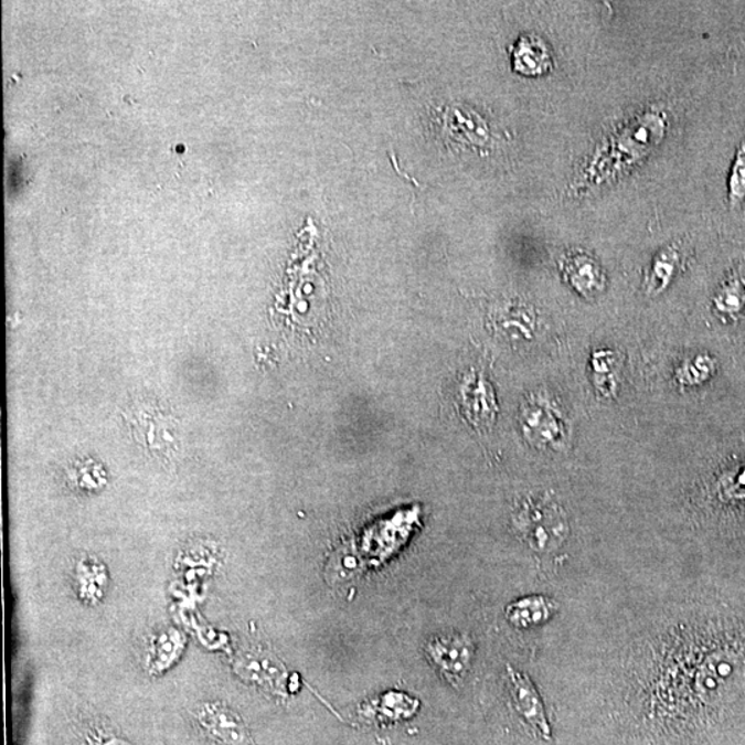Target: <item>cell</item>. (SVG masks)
I'll use <instances>...</instances> for the list:
<instances>
[{"label":"cell","instance_id":"4","mask_svg":"<svg viewBox=\"0 0 745 745\" xmlns=\"http://www.w3.org/2000/svg\"><path fill=\"white\" fill-rule=\"evenodd\" d=\"M508 689L513 706L539 736L551 738V726L546 720L543 701L529 677L511 666H507Z\"/></svg>","mask_w":745,"mask_h":745},{"label":"cell","instance_id":"15","mask_svg":"<svg viewBox=\"0 0 745 745\" xmlns=\"http://www.w3.org/2000/svg\"><path fill=\"white\" fill-rule=\"evenodd\" d=\"M86 745H131L103 727H91L85 733Z\"/></svg>","mask_w":745,"mask_h":745},{"label":"cell","instance_id":"1","mask_svg":"<svg viewBox=\"0 0 745 745\" xmlns=\"http://www.w3.org/2000/svg\"><path fill=\"white\" fill-rule=\"evenodd\" d=\"M517 526L538 551L556 549L567 534L565 513L554 502L544 500L526 502L518 513Z\"/></svg>","mask_w":745,"mask_h":745},{"label":"cell","instance_id":"7","mask_svg":"<svg viewBox=\"0 0 745 745\" xmlns=\"http://www.w3.org/2000/svg\"><path fill=\"white\" fill-rule=\"evenodd\" d=\"M199 722L210 736L225 745H252L251 733L240 715L230 710H209L199 715Z\"/></svg>","mask_w":745,"mask_h":745},{"label":"cell","instance_id":"2","mask_svg":"<svg viewBox=\"0 0 745 745\" xmlns=\"http://www.w3.org/2000/svg\"><path fill=\"white\" fill-rule=\"evenodd\" d=\"M522 428L528 440L539 447L557 449L567 439L563 414L543 396H532L522 407Z\"/></svg>","mask_w":745,"mask_h":745},{"label":"cell","instance_id":"8","mask_svg":"<svg viewBox=\"0 0 745 745\" xmlns=\"http://www.w3.org/2000/svg\"><path fill=\"white\" fill-rule=\"evenodd\" d=\"M556 610L554 600L543 595H533L512 602L507 607L505 616L513 627L530 628L549 621Z\"/></svg>","mask_w":745,"mask_h":745},{"label":"cell","instance_id":"14","mask_svg":"<svg viewBox=\"0 0 745 745\" xmlns=\"http://www.w3.org/2000/svg\"><path fill=\"white\" fill-rule=\"evenodd\" d=\"M617 361L616 353L610 351H599L594 353L593 369L596 374V384H598L600 380L605 381L606 379H609L610 375H615Z\"/></svg>","mask_w":745,"mask_h":745},{"label":"cell","instance_id":"12","mask_svg":"<svg viewBox=\"0 0 745 745\" xmlns=\"http://www.w3.org/2000/svg\"><path fill=\"white\" fill-rule=\"evenodd\" d=\"M715 369L716 363L714 359L706 355H698L682 363V366L678 370L677 379L679 384L682 385L703 384L704 381L715 373Z\"/></svg>","mask_w":745,"mask_h":745},{"label":"cell","instance_id":"9","mask_svg":"<svg viewBox=\"0 0 745 745\" xmlns=\"http://www.w3.org/2000/svg\"><path fill=\"white\" fill-rule=\"evenodd\" d=\"M466 403L468 413L471 414L472 423L480 428H488L494 423L496 401L488 381L482 377H473L469 381Z\"/></svg>","mask_w":745,"mask_h":745},{"label":"cell","instance_id":"10","mask_svg":"<svg viewBox=\"0 0 745 745\" xmlns=\"http://www.w3.org/2000/svg\"><path fill=\"white\" fill-rule=\"evenodd\" d=\"M681 262V256L675 247H667L659 253L651 265L648 279H646V287H648L649 295H657L666 289L675 275Z\"/></svg>","mask_w":745,"mask_h":745},{"label":"cell","instance_id":"11","mask_svg":"<svg viewBox=\"0 0 745 745\" xmlns=\"http://www.w3.org/2000/svg\"><path fill=\"white\" fill-rule=\"evenodd\" d=\"M714 306L717 312L727 317L742 312L745 307V276L733 274L717 290Z\"/></svg>","mask_w":745,"mask_h":745},{"label":"cell","instance_id":"13","mask_svg":"<svg viewBox=\"0 0 745 745\" xmlns=\"http://www.w3.org/2000/svg\"><path fill=\"white\" fill-rule=\"evenodd\" d=\"M745 199V140L738 147L731 177H728V201L738 206Z\"/></svg>","mask_w":745,"mask_h":745},{"label":"cell","instance_id":"5","mask_svg":"<svg viewBox=\"0 0 745 745\" xmlns=\"http://www.w3.org/2000/svg\"><path fill=\"white\" fill-rule=\"evenodd\" d=\"M563 275L573 289L584 297H595L605 290L604 270L588 254H568L563 259Z\"/></svg>","mask_w":745,"mask_h":745},{"label":"cell","instance_id":"6","mask_svg":"<svg viewBox=\"0 0 745 745\" xmlns=\"http://www.w3.org/2000/svg\"><path fill=\"white\" fill-rule=\"evenodd\" d=\"M513 71L524 76H540L552 68V54L543 39L523 35L511 49Z\"/></svg>","mask_w":745,"mask_h":745},{"label":"cell","instance_id":"3","mask_svg":"<svg viewBox=\"0 0 745 745\" xmlns=\"http://www.w3.org/2000/svg\"><path fill=\"white\" fill-rule=\"evenodd\" d=\"M425 653L436 668L453 684L461 683L473 659L472 639L464 634H444L429 640Z\"/></svg>","mask_w":745,"mask_h":745}]
</instances>
